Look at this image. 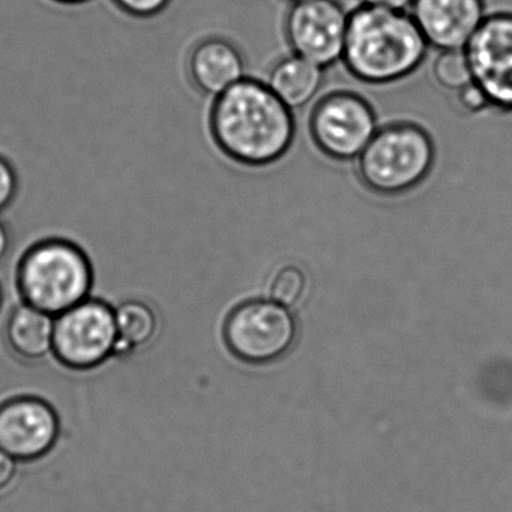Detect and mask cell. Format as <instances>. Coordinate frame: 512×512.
I'll use <instances>...</instances> for the list:
<instances>
[{
	"label": "cell",
	"mask_w": 512,
	"mask_h": 512,
	"mask_svg": "<svg viewBox=\"0 0 512 512\" xmlns=\"http://www.w3.org/2000/svg\"><path fill=\"white\" fill-rule=\"evenodd\" d=\"M455 103H457L458 109L467 113V115H478V113L490 109V104H488L484 92L473 82L455 92Z\"/></svg>",
	"instance_id": "ffe728a7"
},
{
	"label": "cell",
	"mask_w": 512,
	"mask_h": 512,
	"mask_svg": "<svg viewBox=\"0 0 512 512\" xmlns=\"http://www.w3.org/2000/svg\"><path fill=\"white\" fill-rule=\"evenodd\" d=\"M323 71L319 65L292 53L272 65L266 85L289 109L298 110L319 94L325 82Z\"/></svg>",
	"instance_id": "5bb4252c"
},
{
	"label": "cell",
	"mask_w": 512,
	"mask_h": 512,
	"mask_svg": "<svg viewBox=\"0 0 512 512\" xmlns=\"http://www.w3.org/2000/svg\"><path fill=\"white\" fill-rule=\"evenodd\" d=\"M2 305H4V289H2V284H0V310H2Z\"/></svg>",
	"instance_id": "d4e9b609"
},
{
	"label": "cell",
	"mask_w": 512,
	"mask_h": 512,
	"mask_svg": "<svg viewBox=\"0 0 512 512\" xmlns=\"http://www.w3.org/2000/svg\"><path fill=\"white\" fill-rule=\"evenodd\" d=\"M349 14L340 0H302L290 5L284 37L293 55L323 70L343 58Z\"/></svg>",
	"instance_id": "ba28073f"
},
{
	"label": "cell",
	"mask_w": 512,
	"mask_h": 512,
	"mask_svg": "<svg viewBox=\"0 0 512 512\" xmlns=\"http://www.w3.org/2000/svg\"><path fill=\"white\" fill-rule=\"evenodd\" d=\"M379 130L370 101L352 91H334L317 101L308 119L314 146L340 163L356 161Z\"/></svg>",
	"instance_id": "52a82bcc"
},
{
	"label": "cell",
	"mask_w": 512,
	"mask_h": 512,
	"mask_svg": "<svg viewBox=\"0 0 512 512\" xmlns=\"http://www.w3.org/2000/svg\"><path fill=\"white\" fill-rule=\"evenodd\" d=\"M115 308L104 299L88 298L55 317L53 355L68 370L91 371L118 350Z\"/></svg>",
	"instance_id": "8992f818"
},
{
	"label": "cell",
	"mask_w": 512,
	"mask_h": 512,
	"mask_svg": "<svg viewBox=\"0 0 512 512\" xmlns=\"http://www.w3.org/2000/svg\"><path fill=\"white\" fill-rule=\"evenodd\" d=\"M95 271L91 257L77 242L50 236L26 248L16 268L23 304L56 317L91 298Z\"/></svg>",
	"instance_id": "3957f363"
},
{
	"label": "cell",
	"mask_w": 512,
	"mask_h": 512,
	"mask_svg": "<svg viewBox=\"0 0 512 512\" xmlns=\"http://www.w3.org/2000/svg\"><path fill=\"white\" fill-rule=\"evenodd\" d=\"M307 290V275L299 266L286 265L272 275L269 298L284 307L292 308L301 302Z\"/></svg>",
	"instance_id": "e0dca14e"
},
{
	"label": "cell",
	"mask_w": 512,
	"mask_h": 512,
	"mask_svg": "<svg viewBox=\"0 0 512 512\" xmlns=\"http://www.w3.org/2000/svg\"><path fill=\"white\" fill-rule=\"evenodd\" d=\"M209 133L233 163L262 169L283 160L296 139V119L265 82L244 77L214 98Z\"/></svg>",
	"instance_id": "6da1fadb"
},
{
	"label": "cell",
	"mask_w": 512,
	"mask_h": 512,
	"mask_svg": "<svg viewBox=\"0 0 512 512\" xmlns=\"http://www.w3.org/2000/svg\"><path fill=\"white\" fill-rule=\"evenodd\" d=\"M464 53L490 109L512 113V11L487 14Z\"/></svg>",
	"instance_id": "9c48e42d"
},
{
	"label": "cell",
	"mask_w": 512,
	"mask_h": 512,
	"mask_svg": "<svg viewBox=\"0 0 512 512\" xmlns=\"http://www.w3.org/2000/svg\"><path fill=\"white\" fill-rule=\"evenodd\" d=\"M115 316L119 334L116 353L119 355L143 349L157 337L160 319L148 302L128 299L115 308Z\"/></svg>",
	"instance_id": "9a60e30c"
},
{
	"label": "cell",
	"mask_w": 512,
	"mask_h": 512,
	"mask_svg": "<svg viewBox=\"0 0 512 512\" xmlns=\"http://www.w3.org/2000/svg\"><path fill=\"white\" fill-rule=\"evenodd\" d=\"M20 191V178L16 166L10 158L0 154V214H4L14 202Z\"/></svg>",
	"instance_id": "ac0fdd59"
},
{
	"label": "cell",
	"mask_w": 512,
	"mask_h": 512,
	"mask_svg": "<svg viewBox=\"0 0 512 512\" xmlns=\"http://www.w3.org/2000/svg\"><path fill=\"white\" fill-rule=\"evenodd\" d=\"M428 49L407 11L359 5L349 14L341 61L358 82L385 86L415 74Z\"/></svg>",
	"instance_id": "7a4b0ae2"
},
{
	"label": "cell",
	"mask_w": 512,
	"mask_h": 512,
	"mask_svg": "<svg viewBox=\"0 0 512 512\" xmlns=\"http://www.w3.org/2000/svg\"><path fill=\"white\" fill-rule=\"evenodd\" d=\"M59 437L61 418L43 398L17 395L0 403V449L14 460H41L55 449Z\"/></svg>",
	"instance_id": "30bf717a"
},
{
	"label": "cell",
	"mask_w": 512,
	"mask_h": 512,
	"mask_svg": "<svg viewBox=\"0 0 512 512\" xmlns=\"http://www.w3.org/2000/svg\"><path fill=\"white\" fill-rule=\"evenodd\" d=\"M433 77L446 91L457 92L472 82L469 61L464 50L439 52L433 64Z\"/></svg>",
	"instance_id": "2e32d148"
},
{
	"label": "cell",
	"mask_w": 512,
	"mask_h": 512,
	"mask_svg": "<svg viewBox=\"0 0 512 512\" xmlns=\"http://www.w3.org/2000/svg\"><path fill=\"white\" fill-rule=\"evenodd\" d=\"M11 232L7 224L0 218V263L4 262L5 257L10 253Z\"/></svg>",
	"instance_id": "603a6c76"
},
{
	"label": "cell",
	"mask_w": 512,
	"mask_h": 512,
	"mask_svg": "<svg viewBox=\"0 0 512 512\" xmlns=\"http://www.w3.org/2000/svg\"><path fill=\"white\" fill-rule=\"evenodd\" d=\"M298 334L289 308L268 299H248L236 305L223 325V340L245 364L265 365L292 350Z\"/></svg>",
	"instance_id": "5b68a950"
},
{
	"label": "cell",
	"mask_w": 512,
	"mask_h": 512,
	"mask_svg": "<svg viewBox=\"0 0 512 512\" xmlns=\"http://www.w3.org/2000/svg\"><path fill=\"white\" fill-rule=\"evenodd\" d=\"M17 463L19 461L0 449V493L7 491L16 479L17 469H19Z\"/></svg>",
	"instance_id": "44dd1931"
},
{
	"label": "cell",
	"mask_w": 512,
	"mask_h": 512,
	"mask_svg": "<svg viewBox=\"0 0 512 512\" xmlns=\"http://www.w3.org/2000/svg\"><path fill=\"white\" fill-rule=\"evenodd\" d=\"M436 143L422 125H383L356 158V175L377 196H403L427 181L436 166Z\"/></svg>",
	"instance_id": "277c9868"
},
{
	"label": "cell",
	"mask_w": 512,
	"mask_h": 512,
	"mask_svg": "<svg viewBox=\"0 0 512 512\" xmlns=\"http://www.w3.org/2000/svg\"><path fill=\"white\" fill-rule=\"evenodd\" d=\"M53 328L55 317L22 302L8 316L5 341L17 358L41 361L53 352Z\"/></svg>",
	"instance_id": "4fadbf2b"
},
{
	"label": "cell",
	"mask_w": 512,
	"mask_h": 512,
	"mask_svg": "<svg viewBox=\"0 0 512 512\" xmlns=\"http://www.w3.org/2000/svg\"><path fill=\"white\" fill-rule=\"evenodd\" d=\"M413 0H359V5L368 7L389 8V10H409Z\"/></svg>",
	"instance_id": "7402d4cb"
},
{
	"label": "cell",
	"mask_w": 512,
	"mask_h": 512,
	"mask_svg": "<svg viewBox=\"0 0 512 512\" xmlns=\"http://www.w3.org/2000/svg\"><path fill=\"white\" fill-rule=\"evenodd\" d=\"M187 71L197 91L215 98L244 79L245 58L227 38L209 37L191 49Z\"/></svg>",
	"instance_id": "7c38bea8"
},
{
	"label": "cell",
	"mask_w": 512,
	"mask_h": 512,
	"mask_svg": "<svg viewBox=\"0 0 512 512\" xmlns=\"http://www.w3.org/2000/svg\"><path fill=\"white\" fill-rule=\"evenodd\" d=\"M410 16L428 46L464 50L487 17L485 0H413Z\"/></svg>",
	"instance_id": "8fae6325"
},
{
	"label": "cell",
	"mask_w": 512,
	"mask_h": 512,
	"mask_svg": "<svg viewBox=\"0 0 512 512\" xmlns=\"http://www.w3.org/2000/svg\"><path fill=\"white\" fill-rule=\"evenodd\" d=\"M125 14L137 19H151L166 10L170 0H112Z\"/></svg>",
	"instance_id": "d6986e66"
},
{
	"label": "cell",
	"mask_w": 512,
	"mask_h": 512,
	"mask_svg": "<svg viewBox=\"0 0 512 512\" xmlns=\"http://www.w3.org/2000/svg\"><path fill=\"white\" fill-rule=\"evenodd\" d=\"M286 2H289L290 5L296 4V2H302V0H286Z\"/></svg>",
	"instance_id": "484cf974"
},
{
	"label": "cell",
	"mask_w": 512,
	"mask_h": 512,
	"mask_svg": "<svg viewBox=\"0 0 512 512\" xmlns=\"http://www.w3.org/2000/svg\"><path fill=\"white\" fill-rule=\"evenodd\" d=\"M55 2H59V4L64 5H79L85 4V2H89V0H55Z\"/></svg>",
	"instance_id": "cb8c5ba5"
}]
</instances>
